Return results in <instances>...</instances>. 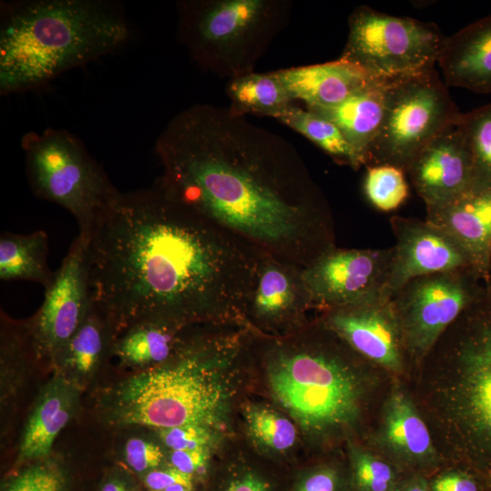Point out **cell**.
<instances>
[{"mask_svg":"<svg viewBox=\"0 0 491 491\" xmlns=\"http://www.w3.org/2000/svg\"><path fill=\"white\" fill-rule=\"evenodd\" d=\"M100 491H134V489L126 481L113 477L102 485Z\"/></svg>","mask_w":491,"mask_h":491,"instance_id":"cell-41","label":"cell"},{"mask_svg":"<svg viewBox=\"0 0 491 491\" xmlns=\"http://www.w3.org/2000/svg\"><path fill=\"white\" fill-rule=\"evenodd\" d=\"M65 483L62 469L54 463L45 462L24 471L5 491H65Z\"/></svg>","mask_w":491,"mask_h":491,"instance_id":"cell-33","label":"cell"},{"mask_svg":"<svg viewBox=\"0 0 491 491\" xmlns=\"http://www.w3.org/2000/svg\"><path fill=\"white\" fill-rule=\"evenodd\" d=\"M463 466L436 476L429 491H491L486 475L470 466Z\"/></svg>","mask_w":491,"mask_h":491,"instance_id":"cell-34","label":"cell"},{"mask_svg":"<svg viewBox=\"0 0 491 491\" xmlns=\"http://www.w3.org/2000/svg\"><path fill=\"white\" fill-rule=\"evenodd\" d=\"M179 351L172 363L150 367L122 382L108 400L110 421L166 429L207 426L216 418L224 389L204 348Z\"/></svg>","mask_w":491,"mask_h":491,"instance_id":"cell-6","label":"cell"},{"mask_svg":"<svg viewBox=\"0 0 491 491\" xmlns=\"http://www.w3.org/2000/svg\"><path fill=\"white\" fill-rule=\"evenodd\" d=\"M461 114L435 68L388 81L384 117L368 165H393L406 173L416 155L456 125Z\"/></svg>","mask_w":491,"mask_h":491,"instance_id":"cell-9","label":"cell"},{"mask_svg":"<svg viewBox=\"0 0 491 491\" xmlns=\"http://www.w3.org/2000/svg\"><path fill=\"white\" fill-rule=\"evenodd\" d=\"M21 146L33 193L67 210L76 220L78 235L87 239L121 195L105 171L66 129L27 132Z\"/></svg>","mask_w":491,"mask_h":491,"instance_id":"cell-7","label":"cell"},{"mask_svg":"<svg viewBox=\"0 0 491 491\" xmlns=\"http://www.w3.org/2000/svg\"><path fill=\"white\" fill-rule=\"evenodd\" d=\"M276 400L306 428H341L361 414L364 386L339 353L325 348L281 352L271 362Z\"/></svg>","mask_w":491,"mask_h":491,"instance_id":"cell-8","label":"cell"},{"mask_svg":"<svg viewBox=\"0 0 491 491\" xmlns=\"http://www.w3.org/2000/svg\"><path fill=\"white\" fill-rule=\"evenodd\" d=\"M425 361L431 407L454 456L491 476V281L486 295L439 338ZM424 361V362H425Z\"/></svg>","mask_w":491,"mask_h":491,"instance_id":"cell-4","label":"cell"},{"mask_svg":"<svg viewBox=\"0 0 491 491\" xmlns=\"http://www.w3.org/2000/svg\"><path fill=\"white\" fill-rule=\"evenodd\" d=\"M86 240L93 299L116 335L246 311L263 254L157 185L121 193Z\"/></svg>","mask_w":491,"mask_h":491,"instance_id":"cell-2","label":"cell"},{"mask_svg":"<svg viewBox=\"0 0 491 491\" xmlns=\"http://www.w3.org/2000/svg\"><path fill=\"white\" fill-rule=\"evenodd\" d=\"M159 435L172 450H206L211 439L207 426L195 425L159 429Z\"/></svg>","mask_w":491,"mask_h":491,"instance_id":"cell-35","label":"cell"},{"mask_svg":"<svg viewBox=\"0 0 491 491\" xmlns=\"http://www.w3.org/2000/svg\"><path fill=\"white\" fill-rule=\"evenodd\" d=\"M396 238L386 297L390 299L409 280L434 273L472 268L462 246L447 233L426 220L392 216ZM474 270V269H473Z\"/></svg>","mask_w":491,"mask_h":491,"instance_id":"cell-15","label":"cell"},{"mask_svg":"<svg viewBox=\"0 0 491 491\" xmlns=\"http://www.w3.org/2000/svg\"><path fill=\"white\" fill-rule=\"evenodd\" d=\"M276 119L308 138L336 162L349 165L354 170L366 165L363 156L327 118L293 104Z\"/></svg>","mask_w":491,"mask_h":491,"instance_id":"cell-28","label":"cell"},{"mask_svg":"<svg viewBox=\"0 0 491 491\" xmlns=\"http://www.w3.org/2000/svg\"><path fill=\"white\" fill-rule=\"evenodd\" d=\"M274 73L293 100H302L306 106L318 107L336 106L376 80L358 66L339 58Z\"/></svg>","mask_w":491,"mask_h":491,"instance_id":"cell-20","label":"cell"},{"mask_svg":"<svg viewBox=\"0 0 491 491\" xmlns=\"http://www.w3.org/2000/svg\"><path fill=\"white\" fill-rule=\"evenodd\" d=\"M225 93L236 114L276 118L293 105V98L274 72L250 73L228 80Z\"/></svg>","mask_w":491,"mask_h":491,"instance_id":"cell-27","label":"cell"},{"mask_svg":"<svg viewBox=\"0 0 491 491\" xmlns=\"http://www.w3.org/2000/svg\"><path fill=\"white\" fill-rule=\"evenodd\" d=\"M364 192L370 204L377 210L389 212L398 208L408 196L405 172L393 165L366 166Z\"/></svg>","mask_w":491,"mask_h":491,"instance_id":"cell-30","label":"cell"},{"mask_svg":"<svg viewBox=\"0 0 491 491\" xmlns=\"http://www.w3.org/2000/svg\"><path fill=\"white\" fill-rule=\"evenodd\" d=\"M337 477L331 469H322L309 476L297 491H336Z\"/></svg>","mask_w":491,"mask_h":491,"instance_id":"cell-39","label":"cell"},{"mask_svg":"<svg viewBox=\"0 0 491 491\" xmlns=\"http://www.w3.org/2000/svg\"><path fill=\"white\" fill-rule=\"evenodd\" d=\"M406 174L426 209L442 205L466 189L474 178L473 161L457 124L428 143Z\"/></svg>","mask_w":491,"mask_h":491,"instance_id":"cell-16","label":"cell"},{"mask_svg":"<svg viewBox=\"0 0 491 491\" xmlns=\"http://www.w3.org/2000/svg\"><path fill=\"white\" fill-rule=\"evenodd\" d=\"M376 444L402 466L426 468L439 460L428 426L412 398L399 386L392 388L384 403Z\"/></svg>","mask_w":491,"mask_h":491,"instance_id":"cell-18","label":"cell"},{"mask_svg":"<svg viewBox=\"0 0 491 491\" xmlns=\"http://www.w3.org/2000/svg\"><path fill=\"white\" fill-rule=\"evenodd\" d=\"M353 466L356 483L362 491H395L396 472L387 461L359 450L354 454Z\"/></svg>","mask_w":491,"mask_h":491,"instance_id":"cell-32","label":"cell"},{"mask_svg":"<svg viewBox=\"0 0 491 491\" xmlns=\"http://www.w3.org/2000/svg\"><path fill=\"white\" fill-rule=\"evenodd\" d=\"M395 491H405V490H404L402 485H400V486H396Z\"/></svg>","mask_w":491,"mask_h":491,"instance_id":"cell-44","label":"cell"},{"mask_svg":"<svg viewBox=\"0 0 491 491\" xmlns=\"http://www.w3.org/2000/svg\"><path fill=\"white\" fill-rule=\"evenodd\" d=\"M48 235L43 230L0 236V279L28 280L47 287L54 276L49 268Z\"/></svg>","mask_w":491,"mask_h":491,"instance_id":"cell-26","label":"cell"},{"mask_svg":"<svg viewBox=\"0 0 491 491\" xmlns=\"http://www.w3.org/2000/svg\"><path fill=\"white\" fill-rule=\"evenodd\" d=\"M92 303L87 240L78 235L45 288L42 306L27 321L37 358L54 362L85 320Z\"/></svg>","mask_w":491,"mask_h":491,"instance_id":"cell-13","label":"cell"},{"mask_svg":"<svg viewBox=\"0 0 491 491\" xmlns=\"http://www.w3.org/2000/svg\"><path fill=\"white\" fill-rule=\"evenodd\" d=\"M116 336L109 317L93 299L85 320L54 362L64 376L78 379L93 376L114 354Z\"/></svg>","mask_w":491,"mask_h":491,"instance_id":"cell-24","label":"cell"},{"mask_svg":"<svg viewBox=\"0 0 491 491\" xmlns=\"http://www.w3.org/2000/svg\"><path fill=\"white\" fill-rule=\"evenodd\" d=\"M303 268L263 253L247 310L258 318L277 320L312 307Z\"/></svg>","mask_w":491,"mask_h":491,"instance_id":"cell-21","label":"cell"},{"mask_svg":"<svg viewBox=\"0 0 491 491\" xmlns=\"http://www.w3.org/2000/svg\"><path fill=\"white\" fill-rule=\"evenodd\" d=\"M246 416L252 436L265 446L283 451L295 444V426L278 413L265 407L251 406Z\"/></svg>","mask_w":491,"mask_h":491,"instance_id":"cell-31","label":"cell"},{"mask_svg":"<svg viewBox=\"0 0 491 491\" xmlns=\"http://www.w3.org/2000/svg\"><path fill=\"white\" fill-rule=\"evenodd\" d=\"M348 27L339 59L386 82L434 69L446 38L435 24L365 5L354 10Z\"/></svg>","mask_w":491,"mask_h":491,"instance_id":"cell-10","label":"cell"},{"mask_svg":"<svg viewBox=\"0 0 491 491\" xmlns=\"http://www.w3.org/2000/svg\"><path fill=\"white\" fill-rule=\"evenodd\" d=\"M457 126L472 156L474 179L491 182V104L462 113Z\"/></svg>","mask_w":491,"mask_h":491,"instance_id":"cell-29","label":"cell"},{"mask_svg":"<svg viewBox=\"0 0 491 491\" xmlns=\"http://www.w3.org/2000/svg\"><path fill=\"white\" fill-rule=\"evenodd\" d=\"M323 324L369 363L395 374L405 370L408 359L390 299L326 310Z\"/></svg>","mask_w":491,"mask_h":491,"instance_id":"cell-14","label":"cell"},{"mask_svg":"<svg viewBox=\"0 0 491 491\" xmlns=\"http://www.w3.org/2000/svg\"><path fill=\"white\" fill-rule=\"evenodd\" d=\"M130 35L119 7L101 0H23L1 4L0 94L33 90L124 45Z\"/></svg>","mask_w":491,"mask_h":491,"instance_id":"cell-3","label":"cell"},{"mask_svg":"<svg viewBox=\"0 0 491 491\" xmlns=\"http://www.w3.org/2000/svg\"><path fill=\"white\" fill-rule=\"evenodd\" d=\"M206 460V450H173L170 455L173 467L191 476L202 469Z\"/></svg>","mask_w":491,"mask_h":491,"instance_id":"cell-38","label":"cell"},{"mask_svg":"<svg viewBox=\"0 0 491 491\" xmlns=\"http://www.w3.org/2000/svg\"><path fill=\"white\" fill-rule=\"evenodd\" d=\"M144 483L152 491H163L168 486L182 484L192 485V476L175 467L153 469L145 475Z\"/></svg>","mask_w":491,"mask_h":491,"instance_id":"cell-37","label":"cell"},{"mask_svg":"<svg viewBox=\"0 0 491 491\" xmlns=\"http://www.w3.org/2000/svg\"><path fill=\"white\" fill-rule=\"evenodd\" d=\"M225 491H268V486L257 476L247 475L232 482Z\"/></svg>","mask_w":491,"mask_h":491,"instance_id":"cell-40","label":"cell"},{"mask_svg":"<svg viewBox=\"0 0 491 491\" xmlns=\"http://www.w3.org/2000/svg\"><path fill=\"white\" fill-rule=\"evenodd\" d=\"M437 63L447 86L491 93V14L446 37Z\"/></svg>","mask_w":491,"mask_h":491,"instance_id":"cell-19","label":"cell"},{"mask_svg":"<svg viewBox=\"0 0 491 491\" xmlns=\"http://www.w3.org/2000/svg\"><path fill=\"white\" fill-rule=\"evenodd\" d=\"M487 291L472 268L409 280L391 296L408 362L421 365L448 327Z\"/></svg>","mask_w":491,"mask_h":491,"instance_id":"cell-11","label":"cell"},{"mask_svg":"<svg viewBox=\"0 0 491 491\" xmlns=\"http://www.w3.org/2000/svg\"><path fill=\"white\" fill-rule=\"evenodd\" d=\"M488 482H489V486H490V489H491V476H488Z\"/></svg>","mask_w":491,"mask_h":491,"instance_id":"cell-45","label":"cell"},{"mask_svg":"<svg viewBox=\"0 0 491 491\" xmlns=\"http://www.w3.org/2000/svg\"><path fill=\"white\" fill-rule=\"evenodd\" d=\"M155 150L165 195L262 253L306 267L336 246L328 203L296 148L229 106L180 111Z\"/></svg>","mask_w":491,"mask_h":491,"instance_id":"cell-1","label":"cell"},{"mask_svg":"<svg viewBox=\"0 0 491 491\" xmlns=\"http://www.w3.org/2000/svg\"><path fill=\"white\" fill-rule=\"evenodd\" d=\"M393 258V246L331 247L302 271L312 307L326 311L386 298Z\"/></svg>","mask_w":491,"mask_h":491,"instance_id":"cell-12","label":"cell"},{"mask_svg":"<svg viewBox=\"0 0 491 491\" xmlns=\"http://www.w3.org/2000/svg\"><path fill=\"white\" fill-rule=\"evenodd\" d=\"M163 491H192V485L176 484V485L168 486Z\"/></svg>","mask_w":491,"mask_h":491,"instance_id":"cell-43","label":"cell"},{"mask_svg":"<svg viewBox=\"0 0 491 491\" xmlns=\"http://www.w3.org/2000/svg\"><path fill=\"white\" fill-rule=\"evenodd\" d=\"M426 220L451 235L486 282L491 265V182L474 179L449 202L426 209Z\"/></svg>","mask_w":491,"mask_h":491,"instance_id":"cell-17","label":"cell"},{"mask_svg":"<svg viewBox=\"0 0 491 491\" xmlns=\"http://www.w3.org/2000/svg\"><path fill=\"white\" fill-rule=\"evenodd\" d=\"M489 280L491 281V265H490V277Z\"/></svg>","mask_w":491,"mask_h":491,"instance_id":"cell-46","label":"cell"},{"mask_svg":"<svg viewBox=\"0 0 491 491\" xmlns=\"http://www.w3.org/2000/svg\"><path fill=\"white\" fill-rule=\"evenodd\" d=\"M183 325L165 322H143L134 325L116 336L114 354L126 366L153 367L167 362L175 355L176 334Z\"/></svg>","mask_w":491,"mask_h":491,"instance_id":"cell-25","label":"cell"},{"mask_svg":"<svg viewBox=\"0 0 491 491\" xmlns=\"http://www.w3.org/2000/svg\"><path fill=\"white\" fill-rule=\"evenodd\" d=\"M290 10L287 0H183L176 34L199 67L230 80L254 72Z\"/></svg>","mask_w":491,"mask_h":491,"instance_id":"cell-5","label":"cell"},{"mask_svg":"<svg viewBox=\"0 0 491 491\" xmlns=\"http://www.w3.org/2000/svg\"><path fill=\"white\" fill-rule=\"evenodd\" d=\"M402 486L405 491H429L426 481L421 476H414L407 480Z\"/></svg>","mask_w":491,"mask_h":491,"instance_id":"cell-42","label":"cell"},{"mask_svg":"<svg viewBox=\"0 0 491 491\" xmlns=\"http://www.w3.org/2000/svg\"><path fill=\"white\" fill-rule=\"evenodd\" d=\"M387 83L374 80L333 107L306 106L333 122L369 165L370 151L382 125Z\"/></svg>","mask_w":491,"mask_h":491,"instance_id":"cell-22","label":"cell"},{"mask_svg":"<svg viewBox=\"0 0 491 491\" xmlns=\"http://www.w3.org/2000/svg\"><path fill=\"white\" fill-rule=\"evenodd\" d=\"M76 386L62 376L54 378L42 391L25 426L20 445L22 459L46 456L59 432L76 407Z\"/></svg>","mask_w":491,"mask_h":491,"instance_id":"cell-23","label":"cell"},{"mask_svg":"<svg viewBox=\"0 0 491 491\" xmlns=\"http://www.w3.org/2000/svg\"><path fill=\"white\" fill-rule=\"evenodd\" d=\"M164 458L162 449L143 438L129 439L125 446V459L135 472L145 473L155 469Z\"/></svg>","mask_w":491,"mask_h":491,"instance_id":"cell-36","label":"cell"}]
</instances>
